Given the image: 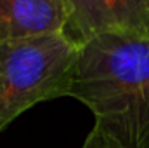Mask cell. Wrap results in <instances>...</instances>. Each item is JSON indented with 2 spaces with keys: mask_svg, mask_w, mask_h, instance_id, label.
Masks as SVG:
<instances>
[{
  "mask_svg": "<svg viewBox=\"0 0 149 148\" xmlns=\"http://www.w3.org/2000/svg\"><path fill=\"white\" fill-rule=\"evenodd\" d=\"M68 96L121 145L149 148V33H102L78 45Z\"/></svg>",
  "mask_w": 149,
  "mask_h": 148,
  "instance_id": "6da1fadb",
  "label": "cell"
},
{
  "mask_svg": "<svg viewBox=\"0 0 149 148\" xmlns=\"http://www.w3.org/2000/svg\"><path fill=\"white\" fill-rule=\"evenodd\" d=\"M76 56L64 32L0 42V132L31 106L68 96Z\"/></svg>",
  "mask_w": 149,
  "mask_h": 148,
  "instance_id": "7a4b0ae2",
  "label": "cell"
},
{
  "mask_svg": "<svg viewBox=\"0 0 149 148\" xmlns=\"http://www.w3.org/2000/svg\"><path fill=\"white\" fill-rule=\"evenodd\" d=\"M66 37L76 45L102 33H149V0H66Z\"/></svg>",
  "mask_w": 149,
  "mask_h": 148,
  "instance_id": "3957f363",
  "label": "cell"
},
{
  "mask_svg": "<svg viewBox=\"0 0 149 148\" xmlns=\"http://www.w3.org/2000/svg\"><path fill=\"white\" fill-rule=\"evenodd\" d=\"M66 0H0V42L64 32Z\"/></svg>",
  "mask_w": 149,
  "mask_h": 148,
  "instance_id": "277c9868",
  "label": "cell"
},
{
  "mask_svg": "<svg viewBox=\"0 0 149 148\" xmlns=\"http://www.w3.org/2000/svg\"><path fill=\"white\" fill-rule=\"evenodd\" d=\"M81 148H128V147L121 145L118 140H114L113 136L106 134L102 129L94 125L92 131L88 132V136L85 138V143H83Z\"/></svg>",
  "mask_w": 149,
  "mask_h": 148,
  "instance_id": "5b68a950",
  "label": "cell"
}]
</instances>
